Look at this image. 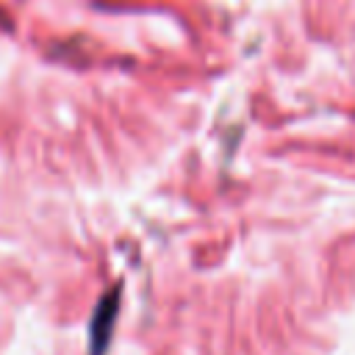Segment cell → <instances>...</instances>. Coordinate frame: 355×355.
Returning a JSON list of instances; mask_svg holds the SVG:
<instances>
[{"mask_svg":"<svg viewBox=\"0 0 355 355\" xmlns=\"http://www.w3.org/2000/svg\"><path fill=\"white\" fill-rule=\"evenodd\" d=\"M116 300L119 294H108L103 300V305L97 308L94 313V324H92V352L94 355H103V347L108 341V333H111V324H114V316H116Z\"/></svg>","mask_w":355,"mask_h":355,"instance_id":"cell-1","label":"cell"}]
</instances>
